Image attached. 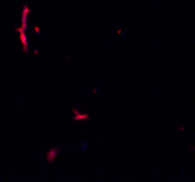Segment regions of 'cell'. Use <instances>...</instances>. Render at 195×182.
<instances>
[{
  "mask_svg": "<svg viewBox=\"0 0 195 182\" xmlns=\"http://www.w3.org/2000/svg\"><path fill=\"white\" fill-rule=\"evenodd\" d=\"M35 32H37V34L41 32V28H40V26H35Z\"/></svg>",
  "mask_w": 195,
  "mask_h": 182,
  "instance_id": "5b68a950",
  "label": "cell"
},
{
  "mask_svg": "<svg viewBox=\"0 0 195 182\" xmlns=\"http://www.w3.org/2000/svg\"><path fill=\"white\" fill-rule=\"evenodd\" d=\"M60 152H61V147H51V149L47 152V156H45V160H47V163H54V160L57 159V156L60 155Z\"/></svg>",
  "mask_w": 195,
  "mask_h": 182,
  "instance_id": "7a4b0ae2",
  "label": "cell"
},
{
  "mask_svg": "<svg viewBox=\"0 0 195 182\" xmlns=\"http://www.w3.org/2000/svg\"><path fill=\"white\" fill-rule=\"evenodd\" d=\"M29 13H31V7L25 5L23 9H22V23H20L19 28H16V34L19 32H26L28 29V16H29Z\"/></svg>",
  "mask_w": 195,
  "mask_h": 182,
  "instance_id": "6da1fadb",
  "label": "cell"
},
{
  "mask_svg": "<svg viewBox=\"0 0 195 182\" xmlns=\"http://www.w3.org/2000/svg\"><path fill=\"white\" fill-rule=\"evenodd\" d=\"M19 39H20V44H22V51L25 54H28L29 52V42H28L26 32H19Z\"/></svg>",
  "mask_w": 195,
  "mask_h": 182,
  "instance_id": "277c9868",
  "label": "cell"
},
{
  "mask_svg": "<svg viewBox=\"0 0 195 182\" xmlns=\"http://www.w3.org/2000/svg\"><path fill=\"white\" fill-rule=\"evenodd\" d=\"M71 111H73V121H88V120H90L89 114H80L77 108H71Z\"/></svg>",
  "mask_w": 195,
  "mask_h": 182,
  "instance_id": "3957f363",
  "label": "cell"
}]
</instances>
